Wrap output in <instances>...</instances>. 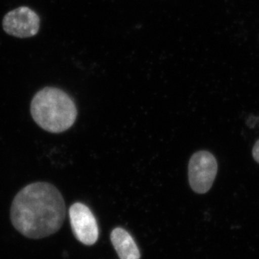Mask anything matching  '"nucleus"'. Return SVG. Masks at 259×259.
Masks as SVG:
<instances>
[{"mask_svg": "<svg viewBox=\"0 0 259 259\" xmlns=\"http://www.w3.org/2000/svg\"><path fill=\"white\" fill-rule=\"evenodd\" d=\"M10 218L15 229L25 237L40 239L61 229L66 218V203L52 184H29L15 196Z\"/></svg>", "mask_w": 259, "mask_h": 259, "instance_id": "f257e3e1", "label": "nucleus"}, {"mask_svg": "<svg viewBox=\"0 0 259 259\" xmlns=\"http://www.w3.org/2000/svg\"><path fill=\"white\" fill-rule=\"evenodd\" d=\"M30 113L34 122L47 132H65L76 122L77 109L72 98L64 91L47 87L34 96Z\"/></svg>", "mask_w": 259, "mask_h": 259, "instance_id": "f03ea898", "label": "nucleus"}, {"mask_svg": "<svg viewBox=\"0 0 259 259\" xmlns=\"http://www.w3.org/2000/svg\"><path fill=\"white\" fill-rule=\"evenodd\" d=\"M217 173L218 162L210 152H196L190 159L189 181L196 193H206L212 186Z\"/></svg>", "mask_w": 259, "mask_h": 259, "instance_id": "7ed1b4c3", "label": "nucleus"}, {"mask_svg": "<svg viewBox=\"0 0 259 259\" xmlns=\"http://www.w3.org/2000/svg\"><path fill=\"white\" fill-rule=\"evenodd\" d=\"M69 217L76 239L87 246L95 244L99 237V229L89 207L81 202L74 203L69 209Z\"/></svg>", "mask_w": 259, "mask_h": 259, "instance_id": "20e7f679", "label": "nucleus"}, {"mask_svg": "<svg viewBox=\"0 0 259 259\" xmlns=\"http://www.w3.org/2000/svg\"><path fill=\"white\" fill-rule=\"evenodd\" d=\"M39 15L30 8L19 7L11 10L3 20V29L8 34L17 38H29L39 30Z\"/></svg>", "mask_w": 259, "mask_h": 259, "instance_id": "39448f33", "label": "nucleus"}, {"mask_svg": "<svg viewBox=\"0 0 259 259\" xmlns=\"http://www.w3.org/2000/svg\"><path fill=\"white\" fill-rule=\"evenodd\" d=\"M111 242L120 259H140V252L132 236L122 228L111 232Z\"/></svg>", "mask_w": 259, "mask_h": 259, "instance_id": "423d86ee", "label": "nucleus"}, {"mask_svg": "<svg viewBox=\"0 0 259 259\" xmlns=\"http://www.w3.org/2000/svg\"><path fill=\"white\" fill-rule=\"evenodd\" d=\"M252 156L255 160L259 163V140L255 144L253 149H252Z\"/></svg>", "mask_w": 259, "mask_h": 259, "instance_id": "0eeeda50", "label": "nucleus"}]
</instances>
